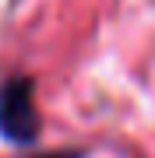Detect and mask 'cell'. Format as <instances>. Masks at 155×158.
<instances>
[{"label":"cell","mask_w":155,"mask_h":158,"mask_svg":"<svg viewBox=\"0 0 155 158\" xmlns=\"http://www.w3.org/2000/svg\"><path fill=\"white\" fill-rule=\"evenodd\" d=\"M42 137V116L35 109V77L11 74L0 81V141L11 148H35Z\"/></svg>","instance_id":"1"},{"label":"cell","mask_w":155,"mask_h":158,"mask_svg":"<svg viewBox=\"0 0 155 158\" xmlns=\"http://www.w3.org/2000/svg\"><path fill=\"white\" fill-rule=\"evenodd\" d=\"M88 148H50V151H35L28 158H88Z\"/></svg>","instance_id":"2"}]
</instances>
